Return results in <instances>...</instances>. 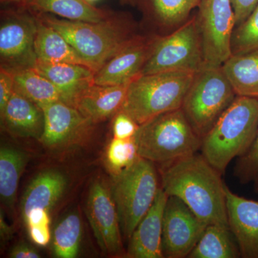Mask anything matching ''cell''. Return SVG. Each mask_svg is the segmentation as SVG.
<instances>
[{"mask_svg": "<svg viewBox=\"0 0 258 258\" xmlns=\"http://www.w3.org/2000/svg\"><path fill=\"white\" fill-rule=\"evenodd\" d=\"M161 187L184 202L207 225L229 226L222 174L200 153L162 164Z\"/></svg>", "mask_w": 258, "mask_h": 258, "instance_id": "obj_1", "label": "cell"}, {"mask_svg": "<svg viewBox=\"0 0 258 258\" xmlns=\"http://www.w3.org/2000/svg\"><path fill=\"white\" fill-rule=\"evenodd\" d=\"M37 14L60 32L95 73L138 35L133 19L123 13H112L109 18L97 23Z\"/></svg>", "mask_w": 258, "mask_h": 258, "instance_id": "obj_2", "label": "cell"}, {"mask_svg": "<svg viewBox=\"0 0 258 258\" xmlns=\"http://www.w3.org/2000/svg\"><path fill=\"white\" fill-rule=\"evenodd\" d=\"M258 131V98L237 96L202 141L200 152L222 174L244 155Z\"/></svg>", "mask_w": 258, "mask_h": 258, "instance_id": "obj_3", "label": "cell"}, {"mask_svg": "<svg viewBox=\"0 0 258 258\" xmlns=\"http://www.w3.org/2000/svg\"><path fill=\"white\" fill-rule=\"evenodd\" d=\"M134 139L139 157L159 165L196 154L203 141L181 108L139 125Z\"/></svg>", "mask_w": 258, "mask_h": 258, "instance_id": "obj_4", "label": "cell"}, {"mask_svg": "<svg viewBox=\"0 0 258 258\" xmlns=\"http://www.w3.org/2000/svg\"><path fill=\"white\" fill-rule=\"evenodd\" d=\"M196 73L164 72L140 75L131 82L120 112L139 125L157 115L182 107Z\"/></svg>", "mask_w": 258, "mask_h": 258, "instance_id": "obj_5", "label": "cell"}, {"mask_svg": "<svg viewBox=\"0 0 258 258\" xmlns=\"http://www.w3.org/2000/svg\"><path fill=\"white\" fill-rule=\"evenodd\" d=\"M160 187L155 164L142 157L126 170L113 176L110 188L125 240L130 239L152 207Z\"/></svg>", "mask_w": 258, "mask_h": 258, "instance_id": "obj_6", "label": "cell"}, {"mask_svg": "<svg viewBox=\"0 0 258 258\" xmlns=\"http://www.w3.org/2000/svg\"><path fill=\"white\" fill-rule=\"evenodd\" d=\"M237 96L222 67L204 68L195 74L181 108L203 139Z\"/></svg>", "mask_w": 258, "mask_h": 258, "instance_id": "obj_7", "label": "cell"}, {"mask_svg": "<svg viewBox=\"0 0 258 258\" xmlns=\"http://www.w3.org/2000/svg\"><path fill=\"white\" fill-rule=\"evenodd\" d=\"M203 66V45L195 15L169 35H155L152 52L141 75L197 73Z\"/></svg>", "mask_w": 258, "mask_h": 258, "instance_id": "obj_8", "label": "cell"}, {"mask_svg": "<svg viewBox=\"0 0 258 258\" xmlns=\"http://www.w3.org/2000/svg\"><path fill=\"white\" fill-rule=\"evenodd\" d=\"M198 8L195 17L203 45V69L222 67L232 55L236 22L231 0H200Z\"/></svg>", "mask_w": 258, "mask_h": 258, "instance_id": "obj_9", "label": "cell"}, {"mask_svg": "<svg viewBox=\"0 0 258 258\" xmlns=\"http://www.w3.org/2000/svg\"><path fill=\"white\" fill-rule=\"evenodd\" d=\"M36 30V15L28 8L2 11L0 67L13 73L35 67Z\"/></svg>", "mask_w": 258, "mask_h": 258, "instance_id": "obj_10", "label": "cell"}, {"mask_svg": "<svg viewBox=\"0 0 258 258\" xmlns=\"http://www.w3.org/2000/svg\"><path fill=\"white\" fill-rule=\"evenodd\" d=\"M207 226L184 202L176 197H168L163 216L164 257H189Z\"/></svg>", "mask_w": 258, "mask_h": 258, "instance_id": "obj_11", "label": "cell"}, {"mask_svg": "<svg viewBox=\"0 0 258 258\" xmlns=\"http://www.w3.org/2000/svg\"><path fill=\"white\" fill-rule=\"evenodd\" d=\"M86 214L100 249L108 255L123 254L118 211L111 188L102 180L93 181L90 188Z\"/></svg>", "mask_w": 258, "mask_h": 258, "instance_id": "obj_12", "label": "cell"}, {"mask_svg": "<svg viewBox=\"0 0 258 258\" xmlns=\"http://www.w3.org/2000/svg\"><path fill=\"white\" fill-rule=\"evenodd\" d=\"M44 130L40 142L51 149L78 143L94 124L75 107L56 101L42 107Z\"/></svg>", "mask_w": 258, "mask_h": 258, "instance_id": "obj_13", "label": "cell"}, {"mask_svg": "<svg viewBox=\"0 0 258 258\" xmlns=\"http://www.w3.org/2000/svg\"><path fill=\"white\" fill-rule=\"evenodd\" d=\"M155 35H136L95 73V84H124L140 76L152 52Z\"/></svg>", "mask_w": 258, "mask_h": 258, "instance_id": "obj_14", "label": "cell"}, {"mask_svg": "<svg viewBox=\"0 0 258 258\" xmlns=\"http://www.w3.org/2000/svg\"><path fill=\"white\" fill-rule=\"evenodd\" d=\"M225 193L229 227L241 257L258 258V201L236 195L227 185Z\"/></svg>", "mask_w": 258, "mask_h": 258, "instance_id": "obj_15", "label": "cell"}, {"mask_svg": "<svg viewBox=\"0 0 258 258\" xmlns=\"http://www.w3.org/2000/svg\"><path fill=\"white\" fill-rule=\"evenodd\" d=\"M168 195L159 188L154 203L128 240L125 255L130 258H164L163 216Z\"/></svg>", "mask_w": 258, "mask_h": 258, "instance_id": "obj_16", "label": "cell"}, {"mask_svg": "<svg viewBox=\"0 0 258 258\" xmlns=\"http://www.w3.org/2000/svg\"><path fill=\"white\" fill-rule=\"evenodd\" d=\"M200 0H135L154 35L164 36L184 25Z\"/></svg>", "mask_w": 258, "mask_h": 258, "instance_id": "obj_17", "label": "cell"}, {"mask_svg": "<svg viewBox=\"0 0 258 258\" xmlns=\"http://www.w3.org/2000/svg\"><path fill=\"white\" fill-rule=\"evenodd\" d=\"M35 69L55 86L61 101L72 106L80 95L94 84L95 71L85 64L37 61Z\"/></svg>", "mask_w": 258, "mask_h": 258, "instance_id": "obj_18", "label": "cell"}, {"mask_svg": "<svg viewBox=\"0 0 258 258\" xmlns=\"http://www.w3.org/2000/svg\"><path fill=\"white\" fill-rule=\"evenodd\" d=\"M0 115L2 127L10 135L38 140L41 138L44 130L42 108L16 91Z\"/></svg>", "mask_w": 258, "mask_h": 258, "instance_id": "obj_19", "label": "cell"}, {"mask_svg": "<svg viewBox=\"0 0 258 258\" xmlns=\"http://www.w3.org/2000/svg\"><path fill=\"white\" fill-rule=\"evenodd\" d=\"M130 83L114 86L94 83L80 95L74 107L94 124L104 121L120 112Z\"/></svg>", "mask_w": 258, "mask_h": 258, "instance_id": "obj_20", "label": "cell"}, {"mask_svg": "<svg viewBox=\"0 0 258 258\" xmlns=\"http://www.w3.org/2000/svg\"><path fill=\"white\" fill-rule=\"evenodd\" d=\"M67 186V178L60 171L46 170L37 174L24 193L21 203L23 218L37 209L50 212L62 198Z\"/></svg>", "mask_w": 258, "mask_h": 258, "instance_id": "obj_21", "label": "cell"}, {"mask_svg": "<svg viewBox=\"0 0 258 258\" xmlns=\"http://www.w3.org/2000/svg\"><path fill=\"white\" fill-rule=\"evenodd\" d=\"M35 14L37 18L35 39L37 61L68 62L86 66L79 54L60 32L45 23L40 15L37 13Z\"/></svg>", "mask_w": 258, "mask_h": 258, "instance_id": "obj_22", "label": "cell"}, {"mask_svg": "<svg viewBox=\"0 0 258 258\" xmlns=\"http://www.w3.org/2000/svg\"><path fill=\"white\" fill-rule=\"evenodd\" d=\"M23 8L39 14L50 13L66 20L88 23L102 21L112 15L87 0H28Z\"/></svg>", "mask_w": 258, "mask_h": 258, "instance_id": "obj_23", "label": "cell"}, {"mask_svg": "<svg viewBox=\"0 0 258 258\" xmlns=\"http://www.w3.org/2000/svg\"><path fill=\"white\" fill-rule=\"evenodd\" d=\"M222 68L237 96L258 98V50L232 55Z\"/></svg>", "mask_w": 258, "mask_h": 258, "instance_id": "obj_24", "label": "cell"}, {"mask_svg": "<svg viewBox=\"0 0 258 258\" xmlns=\"http://www.w3.org/2000/svg\"><path fill=\"white\" fill-rule=\"evenodd\" d=\"M29 157L17 148L3 146L0 149V198L8 208H13L17 198L20 178Z\"/></svg>", "mask_w": 258, "mask_h": 258, "instance_id": "obj_25", "label": "cell"}, {"mask_svg": "<svg viewBox=\"0 0 258 258\" xmlns=\"http://www.w3.org/2000/svg\"><path fill=\"white\" fill-rule=\"evenodd\" d=\"M240 249L229 226L212 224L204 231L189 258H237Z\"/></svg>", "mask_w": 258, "mask_h": 258, "instance_id": "obj_26", "label": "cell"}, {"mask_svg": "<svg viewBox=\"0 0 258 258\" xmlns=\"http://www.w3.org/2000/svg\"><path fill=\"white\" fill-rule=\"evenodd\" d=\"M15 91L30 101L42 106L60 100L55 86L35 68L21 70L14 73Z\"/></svg>", "mask_w": 258, "mask_h": 258, "instance_id": "obj_27", "label": "cell"}, {"mask_svg": "<svg viewBox=\"0 0 258 258\" xmlns=\"http://www.w3.org/2000/svg\"><path fill=\"white\" fill-rule=\"evenodd\" d=\"M82 234V222L79 214L73 212L64 217L57 223L52 232L51 247L54 257H77Z\"/></svg>", "mask_w": 258, "mask_h": 258, "instance_id": "obj_28", "label": "cell"}, {"mask_svg": "<svg viewBox=\"0 0 258 258\" xmlns=\"http://www.w3.org/2000/svg\"><path fill=\"white\" fill-rule=\"evenodd\" d=\"M138 149L134 138L120 139L113 137L106 152V164L112 176L128 169L139 159Z\"/></svg>", "mask_w": 258, "mask_h": 258, "instance_id": "obj_29", "label": "cell"}, {"mask_svg": "<svg viewBox=\"0 0 258 258\" xmlns=\"http://www.w3.org/2000/svg\"><path fill=\"white\" fill-rule=\"evenodd\" d=\"M258 50V5L243 23L235 27L232 39V55Z\"/></svg>", "mask_w": 258, "mask_h": 258, "instance_id": "obj_30", "label": "cell"}, {"mask_svg": "<svg viewBox=\"0 0 258 258\" xmlns=\"http://www.w3.org/2000/svg\"><path fill=\"white\" fill-rule=\"evenodd\" d=\"M50 212L46 210L37 209L24 218L32 242L41 247L47 245L52 239Z\"/></svg>", "mask_w": 258, "mask_h": 258, "instance_id": "obj_31", "label": "cell"}, {"mask_svg": "<svg viewBox=\"0 0 258 258\" xmlns=\"http://www.w3.org/2000/svg\"><path fill=\"white\" fill-rule=\"evenodd\" d=\"M234 175L242 184L258 179V131L255 139L248 151L238 158Z\"/></svg>", "mask_w": 258, "mask_h": 258, "instance_id": "obj_32", "label": "cell"}, {"mask_svg": "<svg viewBox=\"0 0 258 258\" xmlns=\"http://www.w3.org/2000/svg\"><path fill=\"white\" fill-rule=\"evenodd\" d=\"M139 127V125L133 118L123 112H118L113 120V137L120 139L134 138Z\"/></svg>", "mask_w": 258, "mask_h": 258, "instance_id": "obj_33", "label": "cell"}, {"mask_svg": "<svg viewBox=\"0 0 258 258\" xmlns=\"http://www.w3.org/2000/svg\"><path fill=\"white\" fill-rule=\"evenodd\" d=\"M14 91V73L0 67V113L4 111Z\"/></svg>", "mask_w": 258, "mask_h": 258, "instance_id": "obj_34", "label": "cell"}, {"mask_svg": "<svg viewBox=\"0 0 258 258\" xmlns=\"http://www.w3.org/2000/svg\"><path fill=\"white\" fill-rule=\"evenodd\" d=\"M231 3L235 12V27H237L252 13L258 5V0H231Z\"/></svg>", "mask_w": 258, "mask_h": 258, "instance_id": "obj_35", "label": "cell"}, {"mask_svg": "<svg viewBox=\"0 0 258 258\" xmlns=\"http://www.w3.org/2000/svg\"><path fill=\"white\" fill-rule=\"evenodd\" d=\"M41 257L37 249L29 244L22 243L17 244L10 252L12 258H39Z\"/></svg>", "mask_w": 258, "mask_h": 258, "instance_id": "obj_36", "label": "cell"}, {"mask_svg": "<svg viewBox=\"0 0 258 258\" xmlns=\"http://www.w3.org/2000/svg\"><path fill=\"white\" fill-rule=\"evenodd\" d=\"M0 234H1V237L3 240H10L14 234L13 227H10L5 221L2 211L1 215H0Z\"/></svg>", "mask_w": 258, "mask_h": 258, "instance_id": "obj_37", "label": "cell"}, {"mask_svg": "<svg viewBox=\"0 0 258 258\" xmlns=\"http://www.w3.org/2000/svg\"><path fill=\"white\" fill-rule=\"evenodd\" d=\"M2 4H13L19 7H24L28 3V0H0Z\"/></svg>", "mask_w": 258, "mask_h": 258, "instance_id": "obj_38", "label": "cell"}, {"mask_svg": "<svg viewBox=\"0 0 258 258\" xmlns=\"http://www.w3.org/2000/svg\"><path fill=\"white\" fill-rule=\"evenodd\" d=\"M123 3H127V4L134 5L135 0H120Z\"/></svg>", "mask_w": 258, "mask_h": 258, "instance_id": "obj_39", "label": "cell"}, {"mask_svg": "<svg viewBox=\"0 0 258 258\" xmlns=\"http://www.w3.org/2000/svg\"><path fill=\"white\" fill-rule=\"evenodd\" d=\"M254 189H255L256 192L258 193V179L255 181V184H254Z\"/></svg>", "mask_w": 258, "mask_h": 258, "instance_id": "obj_40", "label": "cell"}, {"mask_svg": "<svg viewBox=\"0 0 258 258\" xmlns=\"http://www.w3.org/2000/svg\"><path fill=\"white\" fill-rule=\"evenodd\" d=\"M88 2H89V3H93V2H96L97 0H87Z\"/></svg>", "mask_w": 258, "mask_h": 258, "instance_id": "obj_41", "label": "cell"}]
</instances>
